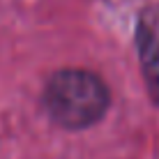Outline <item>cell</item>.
Returning a JSON list of instances; mask_svg holds the SVG:
<instances>
[{"mask_svg": "<svg viewBox=\"0 0 159 159\" xmlns=\"http://www.w3.org/2000/svg\"><path fill=\"white\" fill-rule=\"evenodd\" d=\"M136 46L148 90L159 104V9L148 7L139 16L136 25Z\"/></svg>", "mask_w": 159, "mask_h": 159, "instance_id": "cell-2", "label": "cell"}, {"mask_svg": "<svg viewBox=\"0 0 159 159\" xmlns=\"http://www.w3.org/2000/svg\"><path fill=\"white\" fill-rule=\"evenodd\" d=\"M44 108L65 129L92 127L108 108V88L92 72L62 69L44 88Z\"/></svg>", "mask_w": 159, "mask_h": 159, "instance_id": "cell-1", "label": "cell"}]
</instances>
